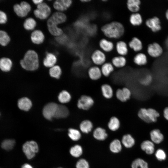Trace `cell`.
I'll return each instance as SVG.
<instances>
[{"label": "cell", "instance_id": "cell-1", "mask_svg": "<svg viewBox=\"0 0 168 168\" xmlns=\"http://www.w3.org/2000/svg\"><path fill=\"white\" fill-rule=\"evenodd\" d=\"M67 19L66 15L60 12H55L49 19L47 25L49 32L55 36H60L63 33L62 30L58 28V24L64 22Z\"/></svg>", "mask_w": 168, "mask_h": 168}, {"label": "cell", "instance_id": "cell-2", "mask_svg": "<svg viewBox=\"0 0 168 168\" xmlns=\"http://www.w3.org/2000/svg\"><path fill=\"white\" fill-rule=\"evenodd\" d=\"M101 30L106 36L111 39H119L123 35L124 32L123 24L115 21L105 25L101 27Z\"/></svg>", "mask_w": 168, "mask_h": 168}, {"label": "cell", "instance_id": "cell-3", "mask_svg": "<svg viewBox=\"0 0 168 168\" xmlns=\"http://www.w3.org/2000/svg\"><path fill=\"white\" fill-rule=\"evenodd\" d=\"M20 64L21 67L26 70L33 71L37 69L39 66L38 54L34 50H28L23 58L20 61Z\"/></svg>", "mask_w": 168, "mask_h": 168}, {"label": "cell", "instance_id": "cell-4", "mask_svg": "<svg viewBox=\"0 0 168 168\" xmlns=\"http://www.w3.org/2000/svg\"><path fill=\"white\" fill-rule=\"evenodd\" d=\"M138 115L141 119L147 123L156 122L160 116L159 112L152 108H142L139 110Z\"/></svg>", "mask_w": 168, "mask_h": 168}, {"label": "cell", "instance_id": "cell-5", "mask_svg": "<svg viewBox=\"0 0 168 168\" xmlns=\"http://www.w3.org/2000/svg\"><path fill=\"white\" fill-rule=\"evenodd\" d=\"M23 151L28 159L33 158L39 151V146L35 141L30 140L26 141L23 145Z\"/></svg>", "mask_w": 168, "mask_h": 168}, {"label": "cell", "instance_id": "cell-6", "mask_svg": "<svg viewBox=\"0 0 168 168\" xmlns=\"http://www.w3.org/2000/svg\"><path fill=\"white\" fill-rule=\"evenodd\" d=\"M51 10L49 6L46 3L42 2L37 5V8L34 11L35 16L37 18L44 20L49 15Z\"/></svg>", "mask_w": 168, "mask_h": 168}, {"label": "cell", "instance_id": "cell-7", "mask_svg": "<svg viewBox=\"0 0 168 168\" xmlns=\"http://www.w3.org/2000/svg\"><path fill=\"white\" fill-rule=\"evenodd\" d=\"M31 9L30 5L25 1L21 2L20 4H16L13 7L14 11L16 15L22 17L26 16Z\"/></svg>", "mask_w": 168, "mask_h": 168}, {"label": "cell", "instance_id": "cell-8", "mask_svg": "<svg viewBox=\"0 0 168 168\" xmlns=\"http://www.w3.org/2000/svg\"><path fill=\"white\" fill-rule=\"evenodd\" d=\"M58 105L54 102L47 104L43 110V114L47 119L51 120L54 117Z\"/></svg>", "mask_w": 168, "mask_h": 168}, {"label": "cell", "instance_id": "cell-9", "mask_svg": "<svg viewBox=\"0 0 168 168\" xmlns=\"http://www.w3.org/2000/svg\"><path fill=\"white\" fill-rule=\"evenodd\" d=\"M93 98L89 96L83 95L78 99L77 106L80 109L84 110L89 109L94 104Z\"/></svg>", "mask_w": 168, "mask_h": 168}, {"label": "cell", "instance_id": "cell-10", "mask_svg": "<svg viewBox=\"0 0 168 168\" xmlns=\"http://www.w3.org/2000/svg\"><path fill=\"white\" fill-rule=\"evenodd\" d=\"M147 51L151 56L156 58L159 57L162 54L163 49L159 44L155 42L148 45Z\"/></svg>", "mask_w": 168, "mask_h": 168}, {"label": "cell", "instance_id": "cell-11", "mask_svg": "<svg viewBox=\"0 0 168 168\" xmlns=\"http://www.w3.org/2000/svg\"><path fill=\"white\" fill-rule=\"evenodd\" d=\"M91 58L93 62L97 65L103 64L105 63L106 59L104 53L98 49L95 50L93 52Z\"/></svg>", "mask_w": 168, "mask_h": 168}, {"label": "cell", "instance_id": "cell-12", "mask_svg": "<svg viewBox=\"0 0 168 168\" xmlns=\"http://www.w3.org/2000/svg\"><path fill=\"white\" fill-rule=\"evenodd\" d=\"M131 93L130 90L127 87H124L118 89L116 92V96L117 99L122 102H125L129 100Z\"/></svg>", "mask_w": 168, "mask_h": 168}, {"label": "cell", "instance_id": "cell-13", "mask_svg": "<svg viewBox=\"0 0 168 168\" xmlns=\"http://www.w3.org/2000/svg\"><path fill=\"white\" fill-rule=\"evenodd\" d=\"M146 24L153 32H157L161 29L160 20L156 16H154L147 20Z\"/></svg>", "mask_w": 168, "mask_h": 168}, {"label": "cell", "instance_id": "cell-14", "mask_svg": "<svg viewBox=\"0 0 168 168\" xmlns=\"http://www.w3.org/2000/svg\"><path fill=\"white\" fill-rule=\"evenodd\" d=\"M71 0H57L55 1L53 5L54 8L59 11L66 10L72 4Z\"/></svg>", "mask_w": 168, "mask_h": 168}, {"label": "cell", "instance_id": "cell-15", "mask_svg": "<svg viewBox=\"0 0 168 168\" xmlns=\"http://www.w3.org/2000/svg\"><path fill=\"white\" fill-rule=\"evenodd\" d=\"M17 105L20 110L24 111H28L31 108L32 103L28 98L23 97L18 100Z\"/></svg>", "mask_w": 168, "mask_h": 168}, {"label": "cell", "instance_id": "cell-16", "mask_svg": "<svg viewBox=\"0 0 168 168\" xmlns=\"http://www.w3.org/2000/svg\"><path fill=\"white\" fill-rule=\"evenodd\" d=\"M12 66V61L9 58L3 57L0 59V69L2 71L9 72L11 70Z\"/></svg>", "mask_w": 168, "mask_h": 168}, {"label": "cell", "instance_id": "cell-17", "mask_svg": "<svg viewBox=\"0 0 168 168\" xmlns=\"http://www.w3.org/2000/svg\"><path fill=\"white\" fill-rule=\"evenodd\" d=\"M89 78L93 80H97L99 79L102 75L101 69L96 66L91 67L88 71Z\"/></svg>", "mask_w": 168, "mask_h": 168}, {"label": "cell", "instance_id": "cell-18", "mask_svg": "<svg viewBox=\"0 0 168 168\" xmlns=\"http://www.w3.org/2000/svg\"><path fill=\"white\" fill-rule=\"evenodd\" d=\"M44 35L40 30H35L31 34V40L32 42L35 44H41L44 41Z\"/></svg>", "mask_w": 168, "mask_h": 168}, {"label": "cell", "instance_id": "cell-19", "mask_svg": "<svg viewBox=\"0 0 168 168\" xmlns=\"http://www.w3.org/2000/svg\"><path fill=\"white\" fill-rule=\"evenodd\" d=\"M93 135L95 139L99 141L105 140L108 136L105 129L100 127H97L94 130Z\"/></svg>", "mask_w": 168, "mask_h": 168}, {"label": "cell", "instance_id": "cell-20", "mask_svg": "<svg viewBox=\"0 0 168 168\" xmlns=\"http://www.w3.org/2000/svg\"><path fill=\"white\" fill-rule=\"evenodd\" d=\"M150 135L152 142L156 144L160 143L164 139L163 135L158 129H154L151 131Z\"/></svg>", "mask_w": 168, "mask_h": 168}, {"label": "cell", "instance_id": "cell-21", "mask_svg": "<svg viewBox=\"0 0 168 168\" xmlns=\"http://www.w3.org/2000/svg\"><path fill=\"white\" fill-rule=\"evenodd\" d=\"M69 110L67 107L63 105H58L54 118L57 119L64 118L69 114Z\"/></svg>", "mask_w": 168, "mask_h": 168}, {"label": "cell", "instance_id": "cell-22", "mask_svg": "<svg viewBox=\"0 0 168 168\" xmlns=\"http://www.w3.org/2000/svg\"><path fill=\"white\" fill-rule=\"evenodd\" d=\"M141 3L139 0H128L127 2V7L130 12L137 13L140 9Z\"/></svg>", "mask_w": 168, "mask_h": 168}, {"label": "cell", "instance_id": "cell-23", "mask_svg": "<svg viewBox=\"0 0 168 168\" xmlns=\"http://www.w3.org/2000/svg\"><path fill=\"white\" fill-rule=\"evenodd\" d=\"M57 62L56 56L51 53H48L43 61L44 66L47 67H52L54 66Z\"/></svg>", "mask_w": 168, "mask_h": 168}, {"label": "cell", "instance_id": "cell-24", "mask_svg": "<svg viewBox=\"0 0 168 168\" xmlns=\"http://www.w3.org/2000/svg\"><path fill=\"white\" fill-rule=\"evenodd\" d=\"M129 47L135 52L141 51L142 48L141 40L136 37H133L128 43Z\"/></svg>", "mask_w": 168, "mask_h": 168}, {"label": "cell", "instance_id": "cell-25", "mask_svg": "<svg viewBox=\"0 0 168 168\" xmlns=\"http://www.w3.org/2000/svg\"><path fill=\"white\" fill-rule=\"evenodd\" d=\"M141 149L148 154H152L154 151V145L153 142L149 140L143 141L141 145Z\"/></svg>", "mask_w": 168, "mask_h": 168}, {"label": "cell", "instance_id": "cell-26", "mask_svg": "<svg viewBox=\"0 0 168 168\" xmlns=\"http://www.w3.org/2000/svg\"><path fill=\"white\" fill-rule=\"evenodd\" d=\"M99 46L103 51L107 52L112 51L114 47L112 42L105 39H102L100 40Z\"/></svg>", "mask_w": 168, "mask_h": 168}, {"label": "cell", "instance_id": "cell-27", "mask_svg": "<svg viewBox=\"0 0 168 168\" xmlns=\"http://www.w3.org/2000/svg\"><path fill=\"white\" fill-rule=\"evenodd\" d=\"M116 48L117 52L120 56H124L127 54L128 51V46L124 41H120L118 42Z\"/></svg>", "mask_w": 168, "mask_h": 168}, {"label": "cell", "instance_id": "cell-28", "mask_svg": "<svg viewBox=\"0 0 168 168\" xmlns=\"http://www.w3.org/2000/svg\"><path fill=\"white\" fill-rule=\"evenodd\" d=\"M122 144L127 148H130L133 147L135 143L133 138L130 134L124 135L122 137Z\"/></svg>", "mask_w": 168, "mask_h": 168}, {"label": "cell", "instance_id": "cell-29", "mask_svg": "<svg viewBox=\"0 0 168 168\" xmlns=\"http://www.w3.org/2000/svg\"><path fill=\"white\" fill-rule=\"evenodd\" d=\"M93 125L92 122L89 120L82 121L79 125L80 130L83 133H88L92 130Z\"/></svg>", "mask_w": 168, "mask_h": 168}, {"label": "cell", "instance_id": "cell-30", "mask_svg": "<svg viewBox=\"0 0 168 168\" xmlns=\"http://www.w3.org/2000/svg\"><path fill=\"white\" fill-rule=\"evenodd\" d=\"M101 89L102 95L105 98L110 99L112 97L113 90L110 85L107 84H104L101 86Z\"/></svg>", "mask_w": 168, "mask_h": 168}, {"label": "cell", "instance_id": "cell-31", "mask_svg": "<svg viewBox=\"0 0 168 168\" xmlns=\"http://www.w3.org/2000/svg\"><path fill=\"white\" fill-rule=\"evenodd\" d=\"M122 144L121 142L119 140L114 139L110 144V150L113 153H118L120 152L122 150Z\"/></svg>", "mask_w": 168, "mask_h": 168}, {"label": "cell", "instance_id": "cell-32", "mask_svg": "<svg viewBox=\"0 0 168 168\" xmlns=\"http://www.w3.org/2000/svg\"><path fill=\"white\" fill-rule=\"evenodd\" d=\"M112 63L113 65L116 68H122L125 65L126 60L123 56H115L112 58Z\"/></svg>", "mask_w": 168, "mask_h": 168}, {"label": "cell", "instance_id": "cell-33", "mask_svg": "<svg viewBox=\"0 0 168 168\" xmlns=\"http://www.w3.org/2000/svg\"><path fill=\"white\" fill-rule=\"evenodd\" d=\"M120 126V122L119 119L116 117H111L108 124V126L110 130L114 131L118 130Z\"/></svg>", "mask_w": 168, "mask_h": 168}, {"label": "cell", "instance_id": "cell-34", "mask_svg": "<svg viewBox=\"0 0 168 168\" xmlns=\"http://www.w3.org/2000/svg\"><path fill=\"white\" fill-rule=\"evenodd\" d=\"M130 23L133 26H138L142 22V19L141 15L138 13H133L131 15L129 18Z\"/></svg>", "mask_w": 168, "mask_h": 168}, {"label": "cell", "instance_id": "cell-35", "mask_svg": "<svg viewBox=\"0 0 168 168\" xmlns=\"http://www.w3.org/2000/svg\"><path fill=\"white\" fill-rule=\"evenodd\" d=\"M133 62L135 64L139 66L145 65L147 63V57L142 53H138L134 57Z\"/></svg>", "mask_w": 168, "mask_h": 168}, {"label": "cell", "instance_id": "cell-36", "mask_svg": "<svg viewBox=\"0 0 168 168\" xmlns=\"http://www.w3.org/2000/svg\"><path fill=\"white\" fill-rule=\"evenodd\" d=\"M113 65L110 63H105L102 65L101 70L102 75L106 77L109 76L114 71Z\"/></svg>", "mask_w": 168, "mask_h": 168}, {"label": "cell", "instance_id": "cell-37", "mask_svg": "<svg viewBox=\"0 0 168 168\" xmlns=\"http://www.w3.org/2000/svg\"><path fill=\"white\" fill-rule=\"evenodd\" d=\"M69 152L73 157L76 158L78 157L82 154L83 149L81 146L76 144L70 148Z\"/></svg>", "mask_w": 168, "mask_h": 168}, {"label": "cell", "instance_id": "cell-38", "mask_svg": "<svg viewBox=\"0 0 168 168\" xmlns=\"http://www.w3.org/2000/svg\"><path fill=\"white\" fill-rule=\"evenodd\" d=\"M68 137L73 141H77L79 140L81 137L80 132L77 129L70 128L68 129Z\"/></svg>", "mask_w": 168, "mask_h": 168}, {"label": "cell", "instance_id": "cell-39", "mask_svg": "<svg viewBox=\"0 0 168 168\" xmlns=\"http://www.w3.org/2000/svg\"><path fill=\"white\" fill-rule=\"evenodd\" d=\"M132 168H148V164L143 159L140 158L135 159L131 164Z\"/></svg>", "mask_w": 168, "mask_h": 168}, {"label": "cell", "instance_id": "cell-40", "mask_svg": "<svg viewBox=\"0 0 168 168\" xmlns=\"http://www.w3.org/2000/svg\"><path fill=\"white\" fill-rule=\"evenodd\" d=\"M71 98V96L69 93L65 90L61 91L58 96V100L62 103L68 102L70 100Z\"/></svg>", "mask_w": 168, "mask_h": 168}, {"label": "cell", "instance_id": "cell-41", "mask_svg": "<svg viewBox=\"0 0 168 168\" xmlns=\"http://www.w3.org/2000/svg\"><path fill=\"white\" fill-rule=\"evenodd\" d=\"M61 73V69L58 65L54 66L51 68L49 70V74L50 76L56 79L60 78Z\"/></svg>", "mask_w": 168, "mask_h": 168}, {"label": "cell", "instance_id": "cell-42", "mask_svg": "<svg viewBox=\"0 0 168 168\" xmlns=\"http://www.w3.org/2000/svg\"><path fill=\"white\" fill-rule=\"evenodd\" d=\"M36 23L35 20L32 18H28L25 21L23 26L25 29L28 30H32L35 27Z\"/></svg>", "mask_w": 168, "mask_h": 168}, {"label": "cell", "instance_id": "cell-43", "mask_svg": "<svg viewBox=\"0 0 168 168\" xmlns=\"http://www.w3.org/2000/svg\"><path fill=\"white\" fill-rule=\"evenodd\" d=\"M15 142L12 139L4 140L2 143V147L4 149L9 150L12 149L14 147Z\"/></svg>", "mask_w": 168, "mask_h": 168}, {"label": "cell", "instance_id": "cell-44", "mask_svg": "<svg viewBox=\"0 0 168 168\" xmlns=\"http://www.w3.org/2000/svg\"><path fill=\"white\" fill-rule=\"evenodd\" d=\"M89 164L88 162L85 159H80L77 162L76 168H89Z\"/></svg>", "mask_w": 168, "mask_h": 168}, {"label": "cell", "instance_id": "cell-45", "mask_svg": "<svg viewBox=\"0 0 168 168\" xmlns=\"http://www.w3.org/2000/svg\"><path fill=\"white\" fill-rule=\"evenodd\" d=\"M155 156L156 158L160 161L165 160L166 157V155L165 152L161 149H158L156 151Z\"/></svg>", "mask_w": 168, "mask_h": 168}, {"label": "cell", "instance_id": "cell-46", "mask_svg": "<svg viewBox=\"0 0 168 168\" xmlns=\"http://www.w3.org/2000/svg\"><path fill=\"white\" fill-rule=\"evenodd\" d=\"M7 21V16L6 13L2 10H0V24H4Z\"/></svg>", "mask_w": 168, "mask_h": 168}, {"label": "cell", "instance_id": "cell-47", "mask_svg": "<svg viewBox=\"0 0 168 168\" xmlns=\"http://www.w3.org/2000/svg\"><path fill=\"white\" fill-rule=\"evenodd\" d=\"M10 40V38L9 35H7L0 40V44L3 46H6L9 44Z\"/></svg>", "mask_w": 168, "mask_h": 168}, {"label": "cell", "instance_id": "cell-48", "mask_svg": "<svg viewBox=\"0 0 168 168\" xmlns=\"http://www.w3.org/2000/svg\"><path fill=\"white\" fill-rule=\"evenodd\" d=\"M152 80V77L150 75H148L144 78L141 81V83L145 86L148 85Z\"/></svg>", "mask_w": 168, "mask_h": 168}, {"label": "cell", "instance_id": "cell-49", "mask_svg": "<svg viewBox=\"0 0 168 168\" xmlns=\"http://www.w3.org/2000/svg\"><path fill=\"white\" fill-rule=\"evenodd\" d=\"M163 116L165 118L168 120V107L164 109L163 110Z\"/></svg>", "mask_w": 168, "mask_h": 168}, {"label": "cell", "instance_id": "cell-50", "mask_svg": "<svg viewBox=\"0 0 168 168\" xmlns=\"http://www.w3.org/2000/svg\"><path fill=\"white\" fill-rule=\"evenodd\" d=\"M7 33L4 30H0V40L7 35Z\"/></svg>", "mask_w": 168, "mask_h": 168}, {"label": "cell", "instance_id": "cell-51", "mask_svg": "<svg viewBox=\"0 0 168 168\" xmlns=\"http://www.w3.org/2000/svg\"><path fill=\"white\" fill-rule=\"evenodd\" d=\"M21 168H34L30 164L25 163L24 164L21 166Z\"/></svg>", "mask_w": 168, "mask_h": 168}, {"label": "cell", "instance_id": "cell-52", "mask_svg": "<svg viewBox=\"0 0 168 168\" xmlns=\"http://www.w3.org/2000/svg\"><path fill=\"white\" fill-rule=\"evenodd\" d=\"M43 1L42 0H32V2L35 4L37 5H39L40 3H42Z\"/></svg>", "mask_w": 168, "mask_h": 168}, {"label": "cell", "instance_id": "cell-53", "mask_svg": "<svg viewBox=\"0 0 168 168\" xmlns=\"http://www.w3.org/2000/svg\"><path fill=\"white\" fill-rule=\"evenodd\" d=\"M166 17L167 20H168V9L167 10L166 12Z\"/></svg>", "mask_w": 168, "mask_h": 168}, {"label": "cell", "instance_id": "cell-54", "mask_svg": "<svg viewBox=\"0 0 168 168\" xmlns=\"http://www.w3.org/2000/svg\"><path fill=\"white\" fill-rule=\"evenodd\" d=\"M81 2H90L91 1L90 0H81Z\"/></svg>", "mask_w": 168, "mask_h": 168}, {"label": "cell", "instance_id": "cell-55", "mask_svg": "<svg viewBox=\"0 0 168 168\" xmlns=\"http://www.w3.org/2000/svg\"><path fill=\"white\" fill-rule=\"evenodd\" d=\"M62 168V167H58V168Z\"/></svg>", "mask_w": 168, "mask_h": 168}, {"label": "cell", "instance_id": "cell-56", "mask_svg": "<svg viewBox=\"0 0 168 168\" xmlns=\"http://www.w3.org/2000/svg\"></svg>", "mask_w": 168, "mask_h": 168}]
</instances>
